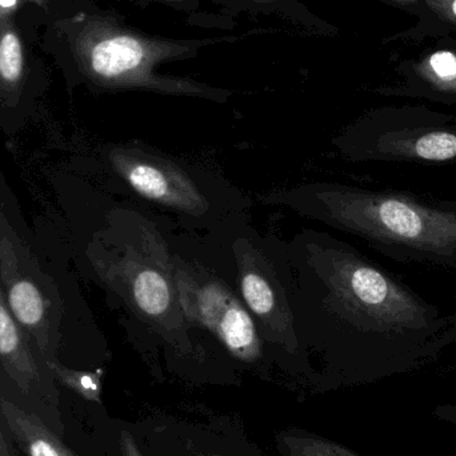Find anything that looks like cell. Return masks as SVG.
<instances>
[{
  "instance_id": "6da1fadb",
  "label": "cell",
  "mask_w": 456,
  "mask_h": 456,
  "mask_svg": "<svg viewBox=\"0 0 456 456\" xmlns=\"http://www.w3.org/2000/svg\"><path fill=\"white\" fill-rule=\"evenodd\" d=\"M287 243L300 347L323 346L395 374L436 361L456 342V310L428 302L347 241L303 228Z\"/></svg>"
},
{
  "instance_id": "7a4b0ae2",
  "label": "cell",
  "mask_w": 456,
  "mask_h": 456,
  "mask_svg": "<svg viewBox=\"0 0 456 456\" xmlns=\"http://www.w3.org/2000/svg\"><path fill=\"white\" fill-rule=\"evenodd\" d=\"M259 202L356 236L396 262L456 271V200L315 182L265 192Z\"/></svg>"
},
{
  "instance_id": "3957f363",
  "label": "cell",
  "mask_w": 456,
  "mask_h": 456,
  "mask_svg": "<svg viewBox=\"0 0 456 456\" xmlns=\"http://www.w3.org/2000/svg\"><path fill=\"white\" fill-rule=\"evenodd\" d=\"M99 281L122 300L131 319L181 353L192 351L191 327L179 302L173 247L162 228L141 211L112 213L91 243Z\"/></svg>"
},
{
  "instance_id": "277c9868",
  "label": "cell",
  "mask_w": 456,
  "mask_h": 456,
  "mask_svg": "<svg viewBox=\"0 0 456 456\" xmlns=\"http://www.w3.org/2000/svg\"><path fill=\"white\" fill-rule=\"evenodd\" d=\"M104 157L134 197L197 228L214 227L246 208L221 176L141 142L111 144Z\"/></svg>"
},
{
  "instance_id": "5b68a950",
  "label": "cell",
  "mask_w": 456,
  "mask_h": 456,
  "mask_svg": "<svg viewBox=\"0 0 456 456\" xmlns=\"http://www.w3.org/2000/svg\"><path fill=\"white\" fill-rule=\"evenodd\" d=\"M208 235L230 260L233 286L251 314L265 346L289 355L300 351L292 315V276L289 243L265 235L244 213L216 224Z\"/></svg>"
},
{
  "instance_id": "8992f818",
  "label": "cell",
  "mask_w": 456,
  "mask_h": 456,
  "mask_svg": "<svg viewBox=\"0 0 456 456\" xmlns=\"http://www.w3.org/2000/svg\"><path fill=\"white\" fill-rule=\"evenodd\" d=\"M179 302L191 329L213 335L238 361L256 363L265 356V342L233 283L218 267L181 241H171Z\"/></svg>"
},
{
  "instance_id": "52a82bcc",
  "label": "cell",
  "mask_w": 456,
  "mask_h": 456,
  "mask_svg": "<svg viewBox=\"0 0 456 456\" xmlns=\"http://www.w3.org/2000/svg\"><path fill=\"white\" fill-rule=\"evenodd\" d=\"M332 146L353 163L454 165L456 125L433 112H378L346 128Z\"/></svg>"
},
{
  "instance_id": "ba28073f",
  "label": "cell",
  "mask_w": 456,
  "mask_h": 456,
  "mask_svg": "<svg viewBox=\"0 0 456 456\" xmlns=\"http://www.w3.org/2000/svg\"><path fill=\"white\" fill-rule=\"evenodd\" d=\"M0 284L16 322L29 342L53 361L59 342L61 305L53 302V281L37 270V263L8 224L0 210Z\"/></svg>"
},
{
  "instance_id": "9c48e42d",
  "label": "cell",
  "mask_w": 456,
  "mask_h": 456,
  "mask_svg": "<svg viewBox=\"0 0 456 456\" xmlns=\"http://www.w3.org/2000/svg\"><path fill=\"white\" fill-rule=\"evenodd\" d=\"M43 21L37 16L10 19L0 24V103L15 109L27 88L42 77L43 61L34 50Z\"/></svg>"
},
{
  "instance_id": "30bf717a",
  "label": "cell",
  "mask_w": 456,
  "mask_h": 456,
  "mask_svg": "<svg viewBox=\"0 0 456 456\" xmlns=\"http://www.w3.org/2000/svg\"><path fill=\"white\" fill-rule=\"evenodd\" d=\"M0 366L26 394L40 385V372L28 338L16 322L0 287Z\"/></svg>"
},
{
  "instance_id": "8fae6325",
  "label": "cell",
  "mask_w": 456,
  "mask_h": 456,
  "mask_svg": "<svg viewBox=\"0 0 456 456\" xmlns=\"http://www.w3.org/2000/svg\"><path fill=\"white\" fill-rule=\"evenodd\" d=\"M0 414L28 456H75L45 428V423L0 396Z\"/></svg>"
},
{
  "instance_id": "7c38bea8",
  "label": "cell",
  "mask_w": 456,
  "mask_h": 456,
  "mask_svg": "<svg viewBox=\"0 0 456 456\" xmlns=\"http://www.w3.org/2000/svg\"><path fill=\"white\" fill-rule=\"evenodd\" d=\"M415 77L436 98L456 101V53L439 50L418 61Z\"/></svg>"
},
{
  "instance_id": "4fadbf2b",
  "label": "cell",
  "mask_w": 456,
  "mask_h": 456,
  "mask_svg": "<svg viewBox=\"0 0 456 456\" xmlns=\"http://www.w3.org/2000/svg\"><path fill=\"white\" fill-rule=\"evenodd\" d=\"M279 444L289 456H359L342 444L307 433H286Z\"/></svg>"
},
{
  "instance_id": "5bb4252c",
  "label": "cell",
  "mask_w": 456,
  "mask_h": 456,
  "mask_svg": "<svg viewBox=\"0 0 456 456\" xmlns=\"http://www.w3.org/2000/svg\"><path fill=\"white\" fill-rule=\"evenodd\" d=\"M45 364L61 385L67 386L88 401L98 402V403L101 402V371H75L53 361L45 362Z\"/></svg>"
},
{
  "instance_id": "9a60e30c",
  "label": "cell",
  "mask_w": 456,
  "mask_h": 456,
  "mask_svg": "<svg viewBox=\"0 0 456 456\" xmlns=\"http://www.w3.org/2000/svg\"><path fill=\"white\" fill-rule=\"evenodd\" d=\"M23 2L42 18L45 24L53 19L75 12L74 0H23Z\"/></svg>"
},
{
  "instance_id": "2e32d148",
  "label": "cell",
  "mask_w": 456,
  "mask_h": 456,
  "mask_svg": "<svg viewBox=\"0 0 456 456\" xmlns=\"http://www.w3.org/2000/svg\"><path fill=\"white\" fill-rule=\"evenodd\" d=\"M29 15L37 16L42 20V18L31 7H28L23 0H0V24L10 20V19L23 18V16Z\"/></svg>"
},
{
  "instance_id": "e0dca14e",
  "label": "cell",
  "mask_w": 456,
  "mask_h": 456,
  "mask_svg": "<svg viewBox=\"0 0 456 456\" xmlns=\"http://www.w3.org/2000/svg\"><path fill=\"white\" fill-rule=\"evenodd\" d=\"M426 3L436 15L456 24V0H426Z\"/></svg>"
},
{
  "instance_id": "ac0fdd59",
  "label": "cell",
  "mask_w": 456,
  "mask_h": 456,
  "mask_svg": "<svg viewBox=\"0 0 456 456\" xmlns=\"http://www.w3.org/2000/svg\"><path fill=\"white\" fill-rule=\"evenodd\" d=\"M120 455L122 456H144L136 444L135 439L130 433L123 431L119 438Z\"/></svg>"
},
{
  "instance_id": "d6986e66",
  "label": "cell",
  "mask_w": 456,
  "mask_h": 456,
  "mask_svg": "<svg viewBox=\"0 0 456 456\" xmlns=\"http://www.w3.org/2000/svg\"><path fill=\"white\" fill-rule=\"evenodd\" d=\"M436 417L456 423V406H444L436 410Z\"/></svg>"
},
{
  "instance_id": "ffe728a7",
  "label": "cell",
  "mask_w": 456,
  "mask_h": 456,
  "mask_svg": "<svg viewBox=\"0 0 456 456\" xmlns=\"http://www.w3.org/2000/svg\"><path fill=\"white\" fill-rule=\"evenodd\" d=\"M0 456H15L11 452L10 446L5 442L4 436H3L2 431H0Z\"/></svg>"
},
{
  "instance_id": "44dd1931",
  "label": "cell",
  "mask_w": 456,
  "mask_h": 456,
  "mask_svg": "<svg viewBox=\"0 0 456 456\" xmlns=\"http://www.w3.org/2000/svg\"><path fill=\"white\" fill-rule=\"evenodd\" d=\"M195 456H224L221 454H214V452H197L194 454Z\"/></svg>"
},
{
  "instance_id": "7402d4cb",
  "label": "cell",
  "mask_w": 456,
  "mask_h": 456,
  "mask_svg": "<svg viewBox=\"0 0 456 456\" xmlns=\"http://www.w3.org/2000/svg\"><path fill=\"white\" fill-rule=\"evenodd\" d=\"M399 2H403V3H406V2H417V0H399Z\"/></svg>"
}]
</instances>
